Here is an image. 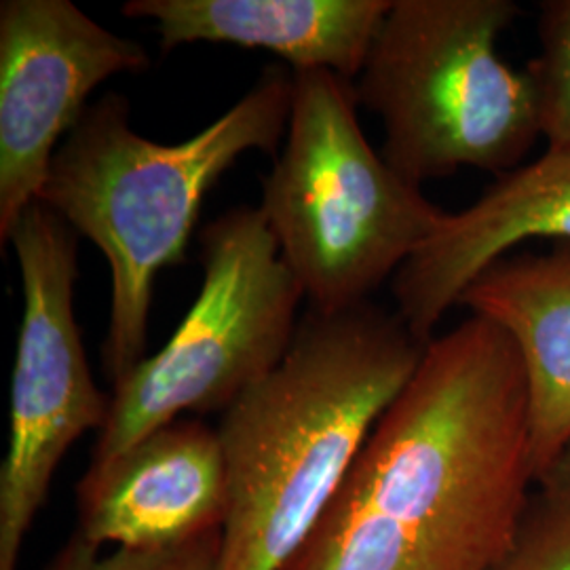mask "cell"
Returning a JSON list of instances; mask_svg holds the SVG:
<instances>
[{
  "label": "cell",
  "mask_w": 570,
  "mask_h": 570,
  "mask_svg": "<svg viewBox=\"0 0 570 570\" xmlns=\"http://www.w3.org/2000/svg\"><path fill=\"white\" fill-rule=\"evenodd\" d=\"M391 0H127L125 18L150 20L161 47L226 42L266 49L298 70L355 81Z\"/></svg>",
  "instance_id": "11"
},
{
  "label": "cell",
  "mask_w": 570,
  "mask_h": 570,
  "mask_svg": "<svg viewBox=\"0 0 570 570\" xmlns=\"http://www.w3.org/2000/svg\"><path fill=\"white\" fill-rule=\"evenodd\" d=\"M204 284L167 345L112 385L87 469H102L184 414L225 412L284 362L305 292L261 207H233L199 235Z\"/></svg>",
  "instance_id": "6"
},
{
  "label": "cell",
  "mask_w": 570,
  "mask_h": 570,
  "mask_svg": "<svg viewBox=\"0 0 570 570\" xmlns=\"http://www.w3.org/2000/svg\"><path fill=\"white\" fill-rule=\"evenodd\" d=\"M459 306L501 327L529 391L537 482L570 438V245L518 249L487 266Z\"/></svg>",
  "instance_id": "12"
},
{
  "label": "cell",
  "mask_w": 570,
  "mask_h": 570,
  "mask_svg": "<svg viewBox=\"0 0 570 570\" xmlns=\"http://www.w3.org/2000/svg\"><path fill=\"white\" fill-rule=\"evenodd\" d=\"M397 313L308 308L284 362L223 412L228 505L216 570H284L421 364Z\"/></svg>",
  "instance_id": "2"
},
{
  "label": "cell",
  "mask_w": 570,
  "mask_h": 570,
  "mask_svg": "<svg viewBox=\"0 0 570 570\" xmlns=\"http://www.w3.org/2000/svg\"><path fill=\"white\" fill-rule=\"evenodd\" d=\"M77 529L89 543L153 550L223 530L228 505L218 428L183 416L77 484Z\"/></svg>",
  "instance_id": "9"
},
{
  "label": "cell",
  "mask_w": 570,
  "mask_h": 570,
  "mask_svg": "<svg viewBox=\"0 0 570 570\" xmlns=\"http://www.w3.org/2000/svg\"><path fill=\"white\" fill-rule=\"evenodd\" d=\"M534 490L520 357L469 315L429 343L284 570H497Z\"/></svg>",
  "instance_id": "1"
},
{
  "label": "cell",
  "mask_w": 570,
  "mask_h": 570,
  "mask_svg": "<svg viewBox=\"0 0 570 570\" xmlns=\"http://www.w3.org/2000/svg\"><path fill=\"white\" fill-rule=\"evenodd\" d=\"M530 244L570 245V148H546L494 178L465 209L446 212L391 279L395 313L421 343H431L468 285Z\"/></svg>",
  "instance_id": "10"
},
{
  "label": "cell",
  "mask_w": 570,
  "mask_h": 570,
  "mask_svg": "<svg viewBox=\"0 0 570 570\" xmlns=\"http://www.w3.org/2000/svg\"><path fill=\"white\" fill-rule=\"evenodd\" d=\"M223 530L153 550H104L72 532L42 570H216Z\"/></svg>",
  "instance_id": "14"
},
{
  "label": "cell",
  "mask_w": 570,
  "mask_h": 570,
  "mask_svg": "<svg viewBox=\"0 0 570 570\" xmlns=\"http://www.w3.org/2000/svg\"><path fill=\"white\" fill-rule=\"evenodd\" d=\"M537 487L570 494V438L560 452L553 456L550 468L543 471Z\"/></svg>",
  "instance_id": "16"
},
{
  "label": "cell",
  "mask_w": 570,
  "mask_h": 570,
  "mask_svg": "<svg viewBox=\"0 0 570 570\" xmlns=\"http://www.w3.org/2000/svg\"><path fill=\"white\" fill-rule=\"evenodd\" d=\"M148 51L91 20L70 0L0 2V244L39 199L60 140L89 96L122 72H142Z\"/></svg>",
  "instance_id": "8"
},
{
  "label": "cell",
  "mask_w": 570,
  "mask_h": 570,
  "mask_svg": "<svg viewBox=\"0 0 570 570\" xmlns=\"http://www.w3.org/2000/svg\"><path fill=\"white\" fill-rule=\"evenodd\" d=\"M261 212L308 308L322 313L370 303L446 216L372 148L353 82L330 70L294 72Z\"/></svg>",
  "instance_id": "5"
},
{
  "label": "cell",
  "mask_w": 570,
  "mask_h": 570,
  "mask_svg": "<svg viewBox=\"0 0 570 570\" xmlns=\"http://www.w3.org/2000/svg\"><path fill=\"white\" fill-rule=\"evenodd\" d=\"M294 72L266 66L223 117L184 142L148 140L129 102L106 94L61 142L39 199L100 247L110 268L102 366L115 385L142 362L157 275L180 265L207 190L237 159L275 155L287 134Z\"/></svg>",
  "instance_id": "3"
},
{
  "label": "cell",
  "mask_w": 570,
  "mask_h": 570,
  "mask_svg": "<svg viewBox=\"0 0 570 570\" xmlns=\"http://www.w3.org/2000/svg\"><path fill=\"white\" fill-rule=\"evenodd\" d=\"M518 16L513 0H391L353 94L383 122V157L404 180L527 164L541 140L534 91L499 51Z\"/></svg>",
  "instance_id": "4"
},
{
  "label": "cell",
  "mask_w": 570,
  "mask_h": 570,
  "mask_svg": "<svg viewBox=\"0 0 570 570\" xmlns=\"http://www.w3.org/2000/svg\"><path fill=\"white\" fill-rule=\"evenodd\" d=\"M21 273L18 353L11 381L9 449L0 468V570H18L21 548L53 475L87 431H102L110 395L96 385L75 315L79 244L72 226L41 202L13 228Z\"/></svg>",
  "instance_id": "7"
},
{
  "label": "cell",
  "mask_w": 570,
  "mask_h": 570,
  "mask_svg": "<svg viewBox=\"0 0 570 570\" xmlns=\"http://www.w3.org/2000/svg\"><path fill=\"white\" fill-rule=\"evenodd\" d=\"M497 570H570V494L537 487Z\"/></svg>",
  "instance_id": "15"
},
{
  "label": "cell",
  "mask_w": 570,
  "mask_h": 570,
  "mask_svg": "<svg viewBox=\"0 0 570 570\" xmlns=\"http://www.w3.org/2000/svg\"><path fill=\"white\" fill-rule=\"evenodd\" d=\"M539 53L529 75L541 140L548 148H570V0H546L539 7Z\"/></svg>",
  "instance_id": "13"
}]
</instances>
